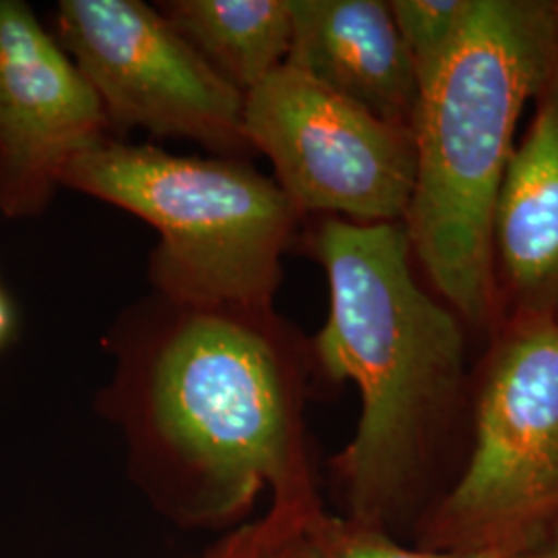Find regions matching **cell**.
Segmentation results:
<instances>
[{
	"mask_svg": "<svg viewBox=\"0 0 558 558\" xmlns=\"http://www.w3.org/2000/svg\"><path fill=\"white\" fill-rule=\"evenodd\" d=\"M108 348L114 377L100 408L168 518L234 525L265 490L274 507L323 509L302 418L306 354L274 308L154 294L122 313Z\"/></svg>",
	"mask_w": 558,
	"mask_h": 558,
	"instance_id": "cell-1",
	"label": "cell"
},
{
	"mask_svg": "<svg viewBox=\"0 0 558 558\" xmlns=\"http://www.w3.org/2000/svg\"><path fill=\"white\" fill-rule=\"evenodd\" d=\"M311 240L329 283L311 356L360 393L356 433L331 461L333 476L345 519L389 532L458 398L465 341L453 311L422 290L401 223L325 218Z\"/></svg>",
	"mask_w": 558,
	"mask_h": 558,
	"instance_id": "cell-2",
	"label": "cell"
},
{
	"mask_svg": "<svg viewBox=\"0 0 558 558\" xmlns=\"http://www.w3.org/2000/svg\"><path fill=\"white\" fill-rule=\"evenodd\" d=\"M557 73L553 2L474 0L456 48L420 94L403 230L412 257L472 325L493 311V218L519 117Z\"/></svg>",
	"mask_w": 558,
	"mask_h": 558,
	"instance_id": "cell-3",
	"label": "cell"
},
{
	"mask_svg": "<svg viewBox=\"0 0 558 558\" xmlns=\"http://www.w3.org/2000/svg\"><path fill=\"white\" fill-rule=\"evenodd\" d=\"M60 186L120 207L158 232L149 279L161 299L274 308L281 257L302 214L276 180L246 161L104 137L69 161Z\"/></svg>",
	"mask_w": 558,
	"mask_h": 558,
	"instance_id": "cell-4",
	"label": "cell"
},
{
	"mask_svg": "<svg viewBox=\"0 0 558 558\" xmlns=\"http://www.w3.org/2000/svg\"><path fill=\"white\" fill-rule=\"evenodd\" d=\"M558 532V315L518 317L480 389L474 447L426 546L513 558Z\"/></svg>",
	"mask_w": 558,
	"mask_h": 558,
	"instance_id": "cell-5",
	"label": "cell"
},
{
	"mask_svg": "<svg viewBox=\"0 0 558 558\" xmlns=\"http://www.w3.org/2000/svg\"><path fill=\"white\" fill-rule=\"evenodd\" d=\"M244 133L304 216L399 223L416 182L414 131L281 64L244 96Z\"/></svg>",
	"mask_w": 558,
	"mask_h": 558,
	"instance_id": "cell-6",
	"label": "cell"
},
{
	"mask_svg": "<svg viewBox=\"0 0 558 558\" xmlns=\"http://www.w3.org/2000/svg\"><path fill=\"white\" fill-rule=\"evenodd\" d=\"M60 48L100 98L110 126L197 141L220 158L253 151L244 96L140 0H60Z\"/></svg>",
	"mask_w": 558,
	"mask_h": 558,
	"instance_id": "cell-7",
	"label": "cell"
},
{
	"mask_svg": "<svg viewBox=\"0 0 558 558\" xmlns=\"http://www.w3.org/2000/svg\"><path fill=\"white\" fill-rule=\"evenodd\" d=\"M92 85L21 0H0V214L36 218L69 161L108 137Z\"/></svg>",
	"mask_w": 558,
	"mask_h": 558,
	"instance_id": "cell-8",
	"label": "cell"
},
{
	"mask_svg": "<svg viewBox=\"0 0 558 558\" xmlns=\"http://www.w3.org/2000/svg\"><path fill=\"white\" fill-rule=\"evenodd\" d=\"M286 64L377 119L414 131L420 85L389 2L290 0Z\"/></svg>",
	"mask_w": 558,
	"mask_h": 558,
	"instance_id": "cell-9",
	"label": "cell"
},
{
	"mask_svg": "<svg viewBox=\"0 0 558 558\" xmlns=\"http://www.w3.org/2000/svg\"><path fill=\"white\" fill-rule=\"evenodd\" d=\"M493 251L518 299V317L558 315V73L507 166Z\"/></svg>",
	"mask_w": 558,
	"mask_h": 558,
	"instance_id": "cell-10",
	"label": "cell"
},
{
	"mask_svg": "<svg viewBox=\"0 0 558 558\" xmlns=\"http://www.w3.org/2000/svg\"><path fill=\"white\" fill-rule=\"evenodd\" d=\"M158 11L242 96L290 50V0H166Z\"/></svg>",
	"mask_w": 558,
	"mask_h": 558,
	"instance_id": "cell-11",
	"label": "cell"
},
{
	"mask_svg": "<svg viewBox=\"0 0 558 558\" xmlns=\"http://www.w3.org/2000/svg\"><path fill=\"white\" fill-rule=\"evenodd\" d=\"M474 0H393L389 9L412 59L420 94L456 48Z\"/></svg>",
	"mask_w": 558,
	"mask_h": 558,
	"instance_id": "cell-12",
	"label": "cell"
},
{
	"mask_svg": "<svg viewBox=\"0 0 558 558\" xmlns=\"http://www.w3.org/2000/svg\"><path fill=\"white\" fill-rule=\"evenodd\" d=\"M300 558H497L459 555L433 548H408L377 527L336 518L320 509L306 519L300 538Z\"/></svg>",
	"mask_w": 558,
	"mask_h": 558,
	"instance_id": "cell-13",
	"label": "cell"
},
{
	"mask_svg": "<svg viewBox=\"0 0 558 558\" xmlns=\"http://www.w3.org/2000/svg\"><path fill=\"white\" fill-rule=\"evenodd\" d=\"M319 511L300 513L269 505L260 518L230 527L193 558H300L302 527Z\"/></svg>",
	"mask_w": 558,
	"mask_h": 558,
	"instance_id": "cell-14",
	"label": "cell"
},
{
	"mask_svg": "<svg viewBox=\"0 0 558 558\" xmlns=\"http://www.w3.org/2000/svg\"><path fill=\"white\" fill-rule=\"evenodd\" d=\"M15 329V308L9 296L0 290V348L9 341Z\"/></svg>",
	"mask_w": 558,
	"mask_h": 558,
	"instance_id": "cell-15",
	"label": "cell"
},
{
	"mask_svg": "<svg viewBox=\"0 0 558 558\" xmlns=\"http://www.w3.org/2000/svg\"><path fill=\"white\" fill-rule=\"evenodd\" d=\"M513 558H558V532L546 539H542L538 546L521 553L518 557Z\"/></svg>",
	"mask_w": 558,
	"mask_h": 558,
	"instance_id": "cell-16",
	"label": "cell"
},
{
	"mask_svg": "<svg viewBox=\"0 0 558 558\" xmlns=\"http://www.w3.org/2000/svg\"><path fill=\"white\" fill-rule=\"evenodd\" d=\"M553 9H555V21H557V36H558V2H553Z\"/></svg>",
	"mask_w": 558,
	"mask_h": 558,
	"instance_id": "cell-17",
	"label": "cell"
}]
</instances>
